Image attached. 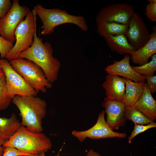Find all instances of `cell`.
I'll list each match as a JSON object with an SVG mask.
<instances>
[{
    "mask_svg": "<svg viewBox=\"0 0 156 156\" xmlns=\"http://www.w3.org/2000/svg\"><path fill=\"white\" fill-rule=\"evenodd\" d=\"M128 42L136 50L139 49L148 41L150 34L147 26L139 14L134 12L125 34Z\"/></svg>",
    "mask_w": 156,
    "mask_h": 156,
    "instance_id": "8fae6325",
    "label": "cell"
},
{
    "mask_svg": "<svg viewBox=\"0 0 156 156\" xmlns=\"http://www.w3.org/2000/svg\"><path fill=\"white\" fill-rule=\"evenodd\" d=\"M86 156H101V155L97 152L94 151L92 149H91L88 152Z\"/></svg>",
    "mask_w": 156,
    "mask_h": 156,
    "instance_id": "f546056e",
    "label": "cell"
},
{
    "mask_svg": "<svg viewBox=\"0 0 156 156\" xmlns=\"http://www.w3.org/2000/svg\"><path fill=\"white\" fill-rule=\"evenodd\" d=\"M105 112L102 110L99 114L97 122L92 127L85 131L74 130L72 134L81 142L86 138L98 140L107 138H124L126 136L125 133L114 131L108 125L105 119Z\"/></svg>",
    "mask_w": 156,
    "mask_h": 156,
    "instance_id": "9c48e42d",
    "label": "cell"
},
{
    "mask_svg": "<svg viewBox=\"0 0 156 156\" xmlns=\"http://www.w3.org/2000/svg\"><path fill=\"white\" fill-rule=\"evenodd\" d=\"M134 125L133 130L130 135L128 138V141L129 143H131L132 140L138 134L150 129L156 127V123L154 122L146 125Z\"/></svg>",
    "mask_w": 156,
    "mask_h": 156,
    "instance_id": "cb8c5ba5",
    "label": "cell"
},
{
    "mask_svg": "<svg viewBox=\"0 0 156 156\" xmlns=\"http://www.w3.org/2000/svg\"><path fill=\"white\" fill-rule=\"evenodd\" d=\"M13 46V43L0 35V58H5Z\"/></svg>",
    "mask_w": 156,
    "mask_h": 156,
    "instance_id": "484cf974",
    "label": "cell"
},
{
    "mask_svg": "<svg viewBox=\"0 0 156 156\" xmlns=\"http://www.w3.org/2000/svg\"><path fill=\"white\" fill-rule=\"evenodd\" d=\"M0 68H1V66L0 65Z\"/></svg>",
    "mask_w": 156,
    "mask_h": 156,
    "instance_id": "e575fe53",
    "label": "cell"
},
{
    "mask_svg": "<svg viewBox=\"0 0 156 156\" xmlns=\"http://www.w3.org/2000/svg\"><path fill=\"white\" fill-rule=\"evenodd\" d=\"M104 39L111 50L120 54H131L136 50L129 43L124 35H109L104 37Z\"/></svg>",
    "mask_w": 156,
    "mask_h": 156,
    "instance_id": "ac0fdd59",
    "label": "cell"
},
{
    "mask_svg": "<svg viewBox=\"0 0 156 156\" xmlns=\"http://www.w3.org/2000/svg\"><path fill=\"white\" fill-rule=\"evenodd\" d=\"M28 155L24 153L16 148L12 146L3 147V154L2 156H20Z\"/></svg>",
    "mask_w": 156,
    "mask_h": 156,
    "instance_id": "4316f807",
    "label": "cell"
},
{
    "mask_svg": "<svg viewBox=\"0 0 156 156\" xmlns=\"http://www.w3.org/2000/svg\"><path fill=\"white\" fill-rule=\"evenodd\" d=\"M37 156H45V153H41Z\"/></svg>",
    "mask_w": 156,
    "mask_h": 156,
    "instance_id": "d6a6232c",
    "label": "cell"
},
{
    "mask_svg": "<svg viewBox=\"0 0 156 156\" xmlns=\"http://www.w3.org/2000/svg\"><path fill=\"white\" fill-rule=\"evenodd\" d=\"M102 106L105 108L107 115L106 122L112 130L118 129L125 125L127 120L125 115L126 106L122 102L112 100L105 97Z\"/></svg>",
    "mask_w": 156,
    "mask_h": 156,
    "instance_id": "7c38bea8",
    "label": "cell"
},
{
    "mask_svg": "<svg viewBox=\"0 0 156 156\" xmlns=\"http://www.w3.org/2000/svg\"><path fill=\"white\" fill-rule=\"evenodd\" d=\"M125 115L126 120L132 121L134 124L146 125L153 122L138 110L132 107L126 106Z\"/></svg>",
    "mask_w": 156,
    "mask_h": 156,
    "instance_id": "44dd1931",
    "label": "cell"
},
{
    "mask_svg": "<svg viewBox=\"0 0 156 156\" xmlns=\"http://www.w3.org/2000/svg\"><path fill=\"white\" fill-rule=\"evenodd\" d=\"M130 57L126 54L124 58L119 61H114L112 64L108 65L105 70L108 74L121 76L134 82H145L144 76L135 72L130 64Z\"/></svg>",
    "mask_w": 156,
    "mask_h": 156,
    "instance_id": "4fadbf2b",
    "label": "cell"
},
{
    "mask_svg": "<svg viewBox=\"0 0 156 156\" xmlns=\"http://www.w3.org/2000/svg\"><path fill=\"white\" fill-rule=\"evenodd\" d=\"M30 12L27 7L20 5L18 0H13L10 10L5 17L0 19V35L13 44L16 41V29Z\"/></svg>",
    "mask_w": 156,
    "mask_h": 156,
    "instance_id": "ba28073f",
    "label": "cell"
},
{
    "mask_svg": "<svg viewBox=\"0 0 156 156\" xmlns=\"http://www.w3.org/2000/svg\"><path fill=\"white\" fill-rule=\"evenodd\" d=\"M21 126L14 114L9 118L0 117V139L5 142L8 141Z\"/></svg>",
    "mask_w": 156,
    "mask_h": 156,
    "instance_id": "d6986e66",
    "label": "cell"
},
{
    "mask_svg": "<svg viewBox=\"0 0 156 156\" xmlns=\"http://www.w3.org/2000/svg\"><path fill=\"white\" fill-rule=\"evenodd\" d=\"M125 92L122 102L126 106H133L142 95L145 82H135L125 78Z\"/></svg>",
    "mask_w": 156,
    "mask_h": 156,
    "instance_id": "e0dca14e",
    "label": "cell"
},
{
    "mask_svg": "<svg viewBox=\"0 0 156 156\" xmlns=\"http://www.w3.org/2000/svg\"><path fill=\"white\" fill-rule=\"evenodd\" d=\"M102 84L106 97L109 99L122 102L125 92V78L108 74Z\"/></svg>",
    "mask_w": 156,
    "mask_h": 156,
    "instance_id": "5bb4252c",
    "label": "cell"
},
{
    "mask_svg": "<svg viewBox=\"0 0 156 156\" xmlns=\"http://www.w3.org/2000/svg\"><path fill=\"white\" fill-rule=\"evenodd\" d=\"M12 102L19 111L21 118V125L35 132L43 131L42 120L47 112L46 101L36 96L15 95Z\"/></svg>",
    "mask_w": 156,
    "mask_h": 156,
    "instance_id": "7a4b0ae2",
    "label": "cell"
},
{
    "mask_svg": "<svg viewBox=\"0 0 156 156\" xmlns=\"http://www.w3.org/2000/svg\"><path fill=\"white\" fill-rule=\"evenodd\" d=\"M53 52L51 44L47 42L43 43L42 38L37 36L36 30L31 46L21 52L18 57L29 60L38 66L52 84L57 79L61 66L60 62L53 56Z\"/></svg>",
    "mask_w": 156,
    "mask_h": 156,
    "instance_id": "6da1fadb",
    "label": "cell"
},
{
    "mask_svg": "<svg viewBox=\"0 0 156 156\" xmlns=\"http://www.w3.org/2000/svg\"><path fill=\"white\" fill-rule=\"evenodd\" d=\"M5 142H4L0 139V146H1V145H3Z\"/></svg>",
    "mask_w": 156,
    "mask_h": 156,
    "instance_id": "1f68e13d",
    "label": "cell"
},
{
    "mask_svg": "<svg viewBox=\"0 0 156 156\" xmlns=\"http://www.w3.org/2000/svg\"><path fill=\"white\" fill-rule=\"evenodd\" d=\"M134 10L133 6L127 3H114L102 8L96 15V22L103 21L127 24Z\"/></svg>",
    "mask_w": 156,
    "mask_h": 156,
    "instance_id": "30bf717a",
    "label": "cell"
},
{
    "mask_svg": "<svg viewBox=\"0 0 156 156\" xmlns=\"http://www.w3.org/2000/svg\"><path fill=\"white\" fill-rule=\"evenodd\" d=\"M152 121L156 119V101L152 96L146 83H145L143 94L133 106Z\"/></svg>",
    "mask_w": 156,
    "mask_h": 156,
    "instance_id": "2e32d148",
    "label": "cell"
},
{
    "mask_svg": "<svg viewBox=\"0 0 156 156\" xmlns=\"http://www.w3.org/2000/svg\"><path fill=\"white\" fill-rule=\"evenodd\" d=\"M0 65L5 75L8 94L12 99L16 95L36 96L38 93L34 88L14 70L7 59L0 58Z\"/></svg>",
    "mask_w": 156,
    "mask_h": 156,
    "instance_id": "52a82bcc",
    "label": "cell"
},
{
    "mask_svg": "<svg viewBox=\"0 0 156 156\" xmlns=\"http://www.w3.org/2000/svg\"><path fill=\"white\" fill-rule=\"evenodd\" d=\"M3 146L13 147L29 156H37L51 149L52 144L49 138L44 133L31 131L21 125Z\"/></svg>",
    "mask_w": 156,
    "mask_h": 156,
    "instance_id": "3957f363",
    "label": "cell"
},
{
    "mask_svg": "<svg viewBox=\"0 0 156 156\" xmlns=\"http://www.w3.org/2000/svg\"><path fill=\"white\" fill-rule=\"evenodd\" d=\"M149 3L146 5L145 14L150 21L156 22V0H148Z\"/></svg>",
    "mask_w": 156,
    "mask_h": 156,
    "instance_id": "d4e9b609",
    "label": "cell"
},
{
    "mask_svg": "<svg viewBox=\"0 0 156 156\" xmlns=\"http://www.w3.org/2000/svg\"><path fill=\"white\" fill-rule=\"evenodd\" d=\"M27 156V155H21V156Z\"/></svg>",
    "mask_w": 156,
    "mask_h": 156,
    "instance_id": "836d02e7",
    "label": "cell"
},
{
    "mask_svg": "<svg viewBox=\"0 0 156 156\" xmlns=\"http://www.w3.org/2000/svg\"><path fill=\"white\" fill-rule=\"evenodd\" d=\"M33 9L42 23V29L40 33L42 35L52 34L55 27L66 23L76 25L83 31L88 30L86 20L82 16L71 15L64 10L58 8L46 9L39 4L36 5Z\"/></svg>",
    "mask_w": 156,
    "mask_h": 156,
    "instance_id": "277c9868",
    "label": "cell"
},
{
    "mask_svg": "<svg viewBox=\"0 0 156 156\" xmlns=\"http://www.w3.org/2000/svg\"><path fill=\"white\" fill-rule=\"evenodd\" d=\"M96 22L98 34L101 37L104 38L109 35H125L129 26V24L124 25L114 22L103 21Z\"/></svg>",
    "mask_w": 156,
    "mask_h": 156,
    "instance_id": "ffe728a7",
    "label": "cell"
},
{
    "mask_svg": "<svg viewBox=\"0 0 156 156\" xmlns=\"http://www.w3.org/2000/svg\"><path fill=\"white\" fill-rule=\"evenodd\" d=\"M3 146H0V156H2L3 155Z\"/></svg>",
    "mask_w": 156,
    "mask_h": 156,
    "instance_id": "4dcf8cb0",
    "label": "cell"
},
{
    "mask_svg": "<svg viewBox=\"0 0 156 156\" xmlns=\"http://www.w3.org/2000/svg\"><path fill=\"white\" fill-rule=\"evenodd\" d=\"M9 62L14 70L38 93L39 92H46V88H50L52 87V84L47 80L42 69L34 62L18 57Z\"/></svg>",
    "mask_w": 156,
    "mask_h": 156,
    "instance_id": "5b68a950",
    "label": "cell"
},
{
    "mask_svg": "<svg viewBox=\"0 0 156 156\" xmlns=\"http://www.w3.org/2000/svg\"><path fill=\"white\" fill-rule=\"evenodd\" d=\"M146 84L151 93L156 92V76H144Z\"/></svg>",
    "mask_w": 156,
    "mask_h": 156,
    "instance_id": "f1b7e54d",
    "label": "cell"
},
{
    "mask_svg": "<svg viewBox=\"0 0 156 156\" xmlns=\"http://www.w3.org/2000/svg\"><path fill=\"white\" fill-rule=\"evenodd\" d=\"M12 99L8 94L6 77L2 68H0V111L7 109L10 105Z\"/></svg>",
    "mask_w": 156,
    "mask_h": 156,
    "instance_id": "7402d4cb",
    "label": "cell"
},
{
    "mask_svg": "<svg viewBox=\"0 0 156 156\" xmlns=\"http://www.w3.org/2000/svg\"><path fill=\"white\" fill-rule=\"evenodd\" d=\"M12 5V3L10 0H0V19L6 15Z\"/></svg>",
    "mask_w": 156,
    "mask_h": 156,
    "instance_id": "83f0119b",
    "label": "cell"
},
{
    "mask_svg": "<svg viewBox=\"0 0 156 156\" xmlns=\"http://www.w3.org/2000/svg\"><path fill=\"white\" fill-rule=\"evenodd\" d=\"M36 15L33 9L17 27L14 32L15 43L5 58L8 60L16 58L21 52L27 50L32 44L36 30Z\"/></svg>",
    "mask_w": 156,
    "mask_h": 156,
    "instance_id": "8992f818",
    "label": "cell"
},
{
    "mask_svg": "<svg viewBox=\"0 0 156 156\" xmlns=\"http://www.w3.org/2000/svg\"><path fill=\"white\" fill-rule=\"evenodd\" d=\"M133 69L137 73L144 76H152L156 71V53L151 57V61L138 66H131Z\"/></svg>",
    "mask_w": 156,
    "mask_h": 156,
    "instance_id": "603a6c76",
    "label": "cell"
},
{
    "mask_svg": "<svg viewBox=\"0 0 156 156\" xmlns=\"http://www.w3.org/2000/svg\"><path fill=\"white\" fill-rule=\"evenodd\" d=\"M150 39L143 47L133 51L131 59L135 64L141 66L148 62L149 58L156 53V27L152 28Z\"/></svg>",
    "mask_w": 156,
    "mask_h": 156,
    "instance_id": "9a60e30c",
    "label": "cell"
}]
</instances>
